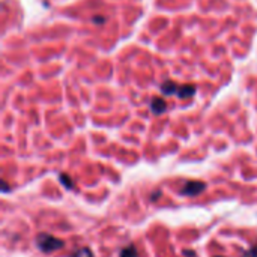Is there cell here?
<instances>
[{"mask_svg":"<svg viewBox=\"0 0 257 257\" xmlns=\"http://www.w3.org/2000/svg\"><path fill=\"white\" fill-rule=\"evenodd\" d=\"M36 245L41 251L44 253H53L56 250H60L65 242L59 238H54L53 235H47V233H41L36 238Z\"/></svg>","mask_w":257,"mask_h":257,"instance_id":"obj_1","label":"cell"},{"mask_svg":"<svg viewBox=\"0 0 257 257\" xmlns=\"http://www.w3.org/2000/svg\"><path fill=\"white\" fill-rule=\"evenodd\" d=\"M206 185L203 182H199V181H190L187 182L182 188H181V194L182 196H188V197H194V196H199L205 191Z\"/></svg>","mask_w":257,"mask_h":257,"instance_id":"obj_2","label":"cell"},{"mask_svg":"<svg viewBox=\"0 0 257 257\" xmlns=\"http://www.w3.org/2000/svg\"><path fill=\"white\" fill-rule=\"evenodd\" d=\"M119 257H140V253L136 245H128L120 251Z\"/></svg>","mask_w":257,"mask_h":257,"instance_id":"obj_3","label":"cell"},{"mask_svg":"<svg viewBox=\"0 0 257 257\" xmlns=\"http://www.w3.org/2000/svg\"><path fill=\"white\" fill-rule=\"evenodd\" d=\"M71 257H93L92 254V251L87 248V247H84V248H78V250H75L74 251V254Z\"/></svg>","mask_w":257,"mask_h":257,"instance_id":"obj_4","label":"cell"},{"mask_svg":"<svg viewBox=\"0 0 257 257\" xmlns=\"http://www.w3.org/2000/svg\"><path fill=\"white\" fill-rule=\"evenodd\" d=\"M244 257H257V247H253L250 251H245Z\"/></svg>","mask_w":257,"mask_h":257,"instance_id":"obj_5","label":"cell"},{"mask_svg":"<svg viewBox=\"0 0 257 257\" xmlns=\"http://www.w3.org/2000/svg\"><path fill=\"white\" fill-rule=\"evenodd\" d=\"M60 181L66 185V188H69V190H71V188H74V187H72V184L68 181V178H66V176H62V178H60Z\"/></svg>","mask_w":257,"mask_h":257,"instance_id":"obj_6","label":"cell"},{"mask_svg":"<svg viewBox=\"0 0 257 257\" xmlns=\"http://www.w3.org/2000/svg\"><path fill=\"white\" fill-rule=\"evenodd\" d=\"M187 256H196V253H190V251H185Z\"/></svg>","mask_w":257,"mask_h":257,"instance_id":"obj_7","label":"cell"}]
</instances>
